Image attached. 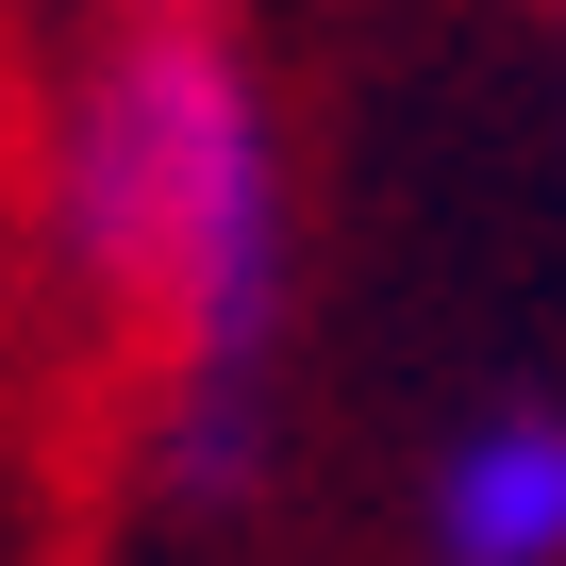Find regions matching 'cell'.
<instances>
[{
  "instance_id": "cell-2",
  "label": "cell",
  "mask_w": 566,
  "mask_h": 566,
  "mask_svg": "<svg viewBox=\"0 0 566 566\" xmlns=\"http://www.w3.org/2000/svg\"><path fill=\"white\" fill-rule=\"evenodd\" d=\"M433 549L450 566H566V417H483L433 467Z\"/></svg>"
},
{
  "instance_id": "cell-1",
  "label": "cell",
  "mask_w": 566,
  "mask_h": 566,
  "mask_svg": "<svg viewBox=\"0 0 566 566\" xmlns=\"http://www.w3.org/2000/svg\"><path fill=\"white\" fill-rule=\"evenodd\" d=\"M67 233L117 301H150L200 367V483H233L250 450V367H266V317H283V167H266V117L233 84L217 34H150L117 51V84L84 101V150H67Z\"/></svg>"
}]
</instances>
